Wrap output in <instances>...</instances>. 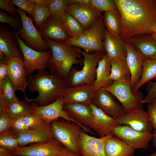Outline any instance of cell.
Wrapping results in <instances>:
<instances>
[{
	"instance_id": "37",
	"label": "cell",
	"mask_w": 156,
	"mask_h": 156,
	"mask_svg": "<svg viewBox=\"0 0 156 156\" xmlns=\"http://www.w3.org/2000/svg\"><path fill=\"white\" fill-rule=\"evenodd\" d=\"M46 5L53 17L61 18L66 11L65 0H47Z\"/></svg>"
},
{
	"instance_id": "41",
	"label": "cell",
	"mask_w": 156,
	"mask_h": 156,
	"mask_svg": "<svg viewBox=\"0 0 156 156\" xmlns=\"http://www.w3.org/2000/svg\"><path fill=\"white\" fill-rule=\"evenodd\" d=\"M146 90L147 93L142 102L143 104H152L156 102V81H149L147 83Z\"/></svg>"
},
{
	"instance_id": "12",
	"label": "cell",
	"mask_w": 156,
	"mask_h": 156,
	"mask_svg": "<svg viewBox=\"0 0 156 156\" xmlns=\"http://www.w3.org/2000/svg\"><path fill=\"white\" fill-rule=\"evenodd\" d=\"M64 146L54 138L47 142H37L29 146L19 147L13 154L24 156H55Z\"/></svg>"
},
{
	"instance_id": "54",
	"label": "cell",
	"mask_w": 156,
	"mask_h": 156,
	"mask_svg": "<svg viewBox=\"0 0 156 156\" xmlns=\"http://www.w3.org/2000/svg\"><path fill=\"white\" fill-rule=\"evenodd\" d=\"M152 31L153 33H156V23L152 27Z\"/></svg>"
},
{
	"instance_id": "24",
	"label": "cell",
	"mask_w": 156,
	"mask_h": 156,
	"mask_svg": "<svg viewBox=\"0 0 156 156\" xmlns=\"http://www.w3.org/2000/svg\"><path fill=\"white\" fill-rule=\"evenodd\" d=\"M103 45L106 54L110 60L126 62L125 43L120 36L112 34L106 29Z\"/></svg>"
},
{
	"instance_id": "16",
	"label": "cell",
	"mask_w": 156,
	"mask_h": 156,
	"mask_svg": "<svg viewBox=\"0 0 156 156\" xmlns=\"http://www.w3.org/2000/svg\"><path fill=\"white\" fill-rule=\"evenodd\" d=\"M118 125H125L138 131L151 133L153 127L148 114L142 107L125 113L116 119Z\"/></svg>"
},
{
	"instance_id": "40",
	"label": "cell",
	"mask_w": 156,
	"mask_h": 156,
	"mask_svg": "<svg viewBox=\"0 0 156 156\" xmlns=\"http://www.w3.org/2000/svg\"><path fill=\"white\" fill-rule=\"evenodd\" d=\"M18 8L27 13L29 17L32 18V13L36 4L32 0H11Z\"/></svg>"
},
{
	"instance_id": "50",
	"label": "cell",
	"mask_w": 156,
	"mask_h": 156,
	"mask_svg": "<svg viewBox=\"0 0 156 156\" xmlns=\"http://www.w3.org/2000/svg\"><path fill=\"white\" fill-rule=\"evenodd\" d=\"M65 1L66 5L77 3L90 4V0H65Z\"/></svg>"
},
{
	"instance_id": "51",
	"label": "cell",
	"mask_w": 156,
	"mask_h": 156,
	"mask_svg": "<svg viewBox=\"0 0 156 156\" xmlns=\"http://www.w3.org/2000/svg\"><path fill=\"white\" fill-rule=\"evenodd\" d=\"M12 152L2 147H0V156H11Z\"/></svg>"
},
{
	"instance_id": "26",
	"label": "cell",
	"mask_w": 156,
	"mask_h": 156,
	"mask_svg": "<svg viewBox=\"0 0 156 156\" xmlns=\"http://www.w3.org/2000/svg\"><path fill=\"white\" fill-rule=\"evenodd\" d=\"M123 40L133 45L144 59H156V41L151 34L138 35Z\"/></svg>"
},
{
	"instance_id": "11",
	"label": "cell",
	"mask_w": 156,
	"mask_h": 156,
	"mask_svg": "<svg viewBox=\"0 0 156 156\" xmlns=\"http://www.w3.org/2000/svg\"><path fill=\"white\" fill-rule=\"evenodd\" d=\"M31 104L32 106L30 114L38 116L46 123H50L55 119L62 118L75 123L82 128L80 125L72 118L63 109L64 103L62 96L52 103L45 105L38 106Z\"/></svg>"
},
{
	"instance_id": "2",
	"label": "cell",
	"mask_w": 156,
	"mask_h": 156,
	"mask_svg": "<svg viewBox=\"0 0 156 156\" xmlns=\"http://www.w3.org/2000/svg\"><path fill=\"white\" fill-rule=\"evenodd\" d=\"M27 87L33 92L37 91L35 99H29L25 96L30 103L38 106H43L55 101L67 87L66 79L50 74L44 70L34 75L27 76Z\"/></svg>"
},
{
	"instance_id": "10",
	"label": "cell",
	"mask_w": 156,
	"mask_h": 156,
	"mask_svg": "<svg viewBox=\"0 0 156 156\" xmlns=\"http://www.w3.org/2000/svg\"><path fill=\"white\" fill-rule=\"evenodd\" d=\"M112 133L135 149L147 148L153 138L151 133L138 131L125 125H118Z\"/></svg>"
},
{
	"instance_id": "35",
	"label": "cell",
	"mask_w": 156,
	"mask_h": 156,
	"mask_svg": "<svg viewBox=\"0 0 156 156\" xmlns=\"http://www.w3.org/2000/svg\"><path fill=\"white\" fill-rule=\"evenodd\" d=\"M14 86L8 76L0 82V92L3 94L7 104H9L18 99Z\"/></svg>"
},
{
	"instance_id": "33",
	"label": "cell",
	"mask_w": 156,
	"mask_h": 156,
	"mask_svg": "<svg viewBox=\"0 0 156 156\" xmlns=\"http://www.w3.org/2000/svg\"><path fill=\"white\" fill-rule=\"evenodd\" d=\"M61 18L69 39L79 35L86 30L77 20L66 11Z\"/></svg>"
},
{
	"instance_id": "55",
	"label": "cell",
	"mask_w": 156,
	"mask_h": 156,
	"mask_svg": "<svg viewBox=\"0 0 156 156\" xmlns=\"http://www.w3.org/2000/svg\"><path fill=\"white\" fill-rule=\"evenodd\" d=\"M152 37L156 41V33H153L151 34Z\"/></svg>"
},
{
	"instance_id": "57",
	"label": "cell",
	"mask_w": 156,
	"mask_h": 156,
	"mask_svg": "<svg viewBox=\"0 0 156 156\" xmlns=\"http://www.w3.org/2000/svg\"><path fill=\"white\" fill-rule=\"evenodd\" d=\"M153 106L156 107V102L152 104Z\"/></svg>"
},
{
	"instance_id": "49",
	"label": "cell",
	"mask_w": 156,
	"mask_h": 156,
	"mask_svg": "<svg viewBox=\"0 0 156 156\" xmlns=\"http://www.w3.org/2000/svg\"><path fill=\"white\" fill-rule=\"evenodd\" d=\"M7 106L3 96L0 92V113L6 112Z\"/></svg>"
},
{
	"instance_id": "43",
	"label": "cell",
	"mask_w": 156,
	"mask_h": 156,
	"mask_svg": "<svg viewBox=\"0 0 156 156\" xmlns=\"http://www.w3.org/2000/svg\"><path fill=\"white\" fill-rule=\"evenodd\" d=\"M23 117H18L11 119V130L18 131L29 130L25 125Z\"/></svg>"
},
{
	"instance_id": "22",
	"label": "cell",
	"mask_w": 156,
	"mask_h": 156,
	"mask_svg": "<svg viewBox=\"0 0 156 156\" xmlns=\"http://www.w3.org/2000/svg\"><path fill=\"white\" fill-rule=\"evenodd\" d=\"M38 30L44 39H51L64 43L69 39L61 18L51 16Z\"/></svg>"
},
{
	"instance_id": "15",
	"label": "cell",
	"mask_w": 156,
	"mask_h": 156,
	"mask_svg": "<svg viewBox=\"0 0 156 156\" xmlns=\"http://www.w3.org/2000/svg\"><path fill=\"white\" fill-rule=\"evenodd\" d=\"M113 135L111 133L99 138L90 136L82 131L79 138L81 156H107L105 146Z\"/></svg>"
},
{
	"instance_id": "39",
	"label": "cell",
	"mask_w": 156,
	"mask_h": 156,
	"mask_svg": "<svg viewBox=\"0 0 156 156\" xmlns=\"http://www.w3.org/2000/svg\"><path fill=\"white\" fill-rule=\"evenodd\" d=\"M0 22L8 24L16 31L19 30L22 26L21 18L10 16L2 10H0Z\"/></svg>"
},
{
	"instance_id": "18",
	"label": "cell",
	"mask_w": 156,
	"mask_h": 156,
	"mask_svg": "<svg viewBox=\"0 0 156 156\" xmlns=\"http://www.w3.org/2000/svg\"><path fill=\"white\" fill-rule=\"evenodd\" d=\"M66 12L77 20L85 30L91 27L101 16V13L90 4L81 3L67 5Z\"/></svg>"
},
{
	"instance_id": "6",
	"label": "cell",
	"mask_w": 156,
	"mask_h": 156,
	"mask_svg": "<svg viewBox=\"0 0 156 156\" xmlns=\"http://www.w3.org/2000/svg\"><path fill=\"white\" fill-rule=\"evenodd\" d=\"M50 123L54 138L64 147L80 155L79 138L83 131L81 127L73 122L62 118Z\"/></svg>"
},
{
	"instance_id": "7",
	"label": "cell",
	"mask_w": 156,
	"mask_h": 156,
	"mask_svg": "<svg viewBox=\"0 0 156 156\" xmlns=\"http://www.w3.org/2000/svg\"><path fill=\"white\" fill-rule=\"evenodd\" d=\"M103 89L118 100L125 113L142 108L143 94L140 91L134 94L129 83L113 81L110 86Z\"/></svg>"
},
{
	"instance_id": "19",
	"label": "cell",
	"mask_w": 156,
	"mask_h": 156,
	"mask_svg": "<svg viewBox=\"0 0 156 156\" xmlns=\"http://www.w3.org/2000/svg\"><path fill=\"white\" fill-rule=\"evenodd\" d=\"M0 51L4 54L7 61L14 57L23 58L18 41L14 31L3 24L0 25Z\"/></svg>"
},
{
	"instance_id": "1",
	"label": "cell",
	"mask_w": 156,
	"mask_h": 156,
	"mask_svg": "<svg viewBox=\"0 0 156 156\" xmlns=\"http://www.w3.org/2000/svg\"><path fill=\"white\" fill-rule=\"evenodd\" d=\"M122 23L120 37L125 40L151 34L156 23V0H114Z\"/></svg>"
},
{
	"instance_id": "21",
	"label": "cell",
	"mask_w": 156,
	"mask_h": 156,
	"mask_svg": "<svg viewBox=\"0 0 156 156\" xmlns=\"http://www.w3.org/2000/svg\"><path fill=\"white\" fill-rule=\"evenodd\" d=\"M8 65L7 76L12 83L16 91L24 93L27 87V75L24 67L23 57L11 58L7 61Z\"/></svg>"
},
{
	"instance_id": "27",
	"label": "cell",
	"mask_w": 156,
	"mask_h": 156,
	"mask_svg": "<svg viewBox=\"0 0 156 156\" xmlns=\"http://www.w3.org/2000/svg\"><path fill=\"white\" fill-rule=\"evenodd\" d=\"M111 60L106 53L99 61L96 70V78L93 85L96 92L110 86L113 81L109 78Z\"/></svg>"
},
{
	"instance_id": "46",
	"label": "cell",
	"mask_w": 156,
	"mask_h": 156,
	"mask_svg": "<svg viewBox=\"0 0 156 156\" xmlns=\"http://www.w3.org/2000/svg\"><path fill=\"white\" fill-rule=\"evenodd\" d=\"M147 112L154 131H156V107L152 104H148Z\"/></svg>"
},
{
	"instance_id": "8",
	"label": "cell",
	"mask_w": 156,
	"mask_h": 156,
	"mask_svg": "<svg viewBox=\"0 0 156 156\" xmlns=\"http://www.w3.org/2000/svg\"><path fill=\"white\" fill-rule=\"evenodd\" d=\"M17 10L22 22L21 28L16 31L20 38L26 45L36 51L42 52L50 49L34 25L33 19L28 16L25 11L18 8Z\"/></svg>"
},
{
	"instance_id": "52",
	"label": "cell",
	"mask_w": 156,
	"mask_h": 156,
	"mask_svg": "<svg viewBox=\"0 0 156 156\" xmlns=\"http://www.w3.org/2000/svg\"><path fill=\"white\" fill-rule=\"evenodd\" d=\"M36 4H43L46 5L47 0H32Z\"/></svg>"
},
{
	"instance_id": "14",
	"label": "cell",
	"mask_w": 156,
	"mask_h": 156,
	"mask_svg": "<svg viewBox=\"0 0 156 156\" xmlns=\"http://www.w3.org/2000/svg\"><path fill=\"white\" fill-rule=\"evenodd\" d=\"M114 96L106 90L102 88L96 92L91 103L109 116L116 119L125 113L122 106L115 100Z\"/></svg>"
},
{
	"instance_id": "3",
	"label": "cell",
	"mask_w": 156,
	"mask_h": 156,
	"mask_svg": "<svg viewBox=\"0 0 156 156\" xmlns=\"http://www.w3.org/2000/svg\"><path fill=\"white\" fill-rule=\"evenodd\" d=\"M44 40L52 54L47 68L52 75L67 79L73 66L83 62L78 48L51 39Z\"/></svg>"
},
{
	"instance_id": "53",
	"label": "cell",
	"mask_w": 156,
	"mask_h": 156,
	"mask_svg": "<svg viewBox=\"0 0 156 156\" xmlns=\"http://www.w3.org/2000/svg\"><path fill=\"white\" fill-rule=\"evenodd\" d=\"M153 138L152 141L153 143L154 147L156 148V131H154L153 133Z\"/></svg>"
},
{
	"instance_id": "5",
	"label": "cell",
	"mask_w": 156,
	"mask_h": 156,
	"mask_svg": "<svg viewBox=\"0 0 156 156\" xmlns=\"http://www.w3.org/2000/svg\"><path fill=\"white\" fill-rule=\"evenodd\" d=\"M78 50L83 57V66L79 70H75L70 73L66 79L67 86L74 87L83 84H93L96 78L97 66L105 52L98 51L90 54Z\"/></svg>"
},
{
	"instance_id": "17",
	"label": "cell",
	"mask_w": 156,
	"mask_h": 156,
	"mask_svg": "<svg viewBox=\"0 0 156 156\" xmlns=\"http://www.w3.org/2000/svg\"><path fill=\"white\" fill-rule=\"evenodd\" d=\"M95 92L93 84H85L67 87L61 96L64 104L78 103L90 105Z\"/></svg>"
},
{
	"instance_id": "32",
	"label": "cell",
	"mask_w": 156,
	"mask_h": 156,
	"mask_svg": "<svg viewBox=\"0 0 156 156\" xmlns=\"http://www.w3.org/2000/svg\"><path fill=\"white\" fill-rule=\"evenodd\" d=\"M32 106L31 103L25 99L22 101L18 99L7 105L6 112L9 118L12 119L30 114Z\"/></svg>"
},
{
	"instance_id": "29",
	"label": "cell",
	"mask_w": 156,
	"mask_h": 156,
	"mask_svg": "<svg viewBox=\"0 0 156 156\" xmlns=\"http://www.w3.org/2000/svg\"><path fill=\"white\" fill-rule=\"evenodd\" d=\"M110 79L113 81L130 82L131 73L126 62L116 59L111 60Z\"/></svg>"
},
{
	"instance_id": "48",
	"label": "cell",
	"mask_w": 156,
	"mask_h": 156,
	"mask_svg": "<svg viewBox=\"0 0 156 156\" xmlns=\"http://www.w3.org/2000/svg\"><path fill=\"white\" fill-rule=\"evenodd\" d=\"M55 156H81L68 148L64 147Z\"/></svg>"
},
{
	"instance_id": "56",
	"label": "cell",
	"mask_w": 156,
	"mask_h": 156,
	"mask_svg": "<svg viewBox=\"0 0 156 156\" xmlns=\"http://www.w3.org/2000/svg\"><path fill=\"white\" fill-rule=\"evenodd\" d=\"M146 156H156V151L152 154Z\"/></svg>"
},
{
	"instance_id": "36",
	"label": "cell",
	"mask_w": 156,
	"mask_h": 156,
	"mask_svg": "<svg viewBox=\"0 0 156 156\" xmlns=\"http://www.w3.org/2000/svg\"><path fill=\"white\" fill-rule=\"evenodd\" d=\"M0 146L12 152L20 147L13 131L10 130L0 133Z\"/></svg>"
},
{
	"instance_id": "13",
	"label": "cell",
	"mask_w": 156,
	"mask_h": 156,
	"mask_svg": "<svg viewBox=\"0 0 156 156\" xmlns=\"http://www.w3.org/2000/svg\"><path fill=\"white\" fill-rule=\"evenodd\" d=\"M13 131L20 147L35 143L47 142L54 138L51 123L45 122L28 131Z\"/></svg>"
},
{
	"instance_id": "9",
	"label": "cell",
	"mask_w": 156,
	"mask_h": 156,
	"mask_svg": "<svg viewBox=\"0 0 156 156\" xmlns=\"http://www.w3.org/2000/svg\"><path fill=\"white\" fill-rule=\"evenodd\" d=\"M14 31L23 54L24 67L27 76L31 75L36 70L38 72L45 70L52 56L51 50L41 52L33 49L25 44L16 31Z\"/></svg>"
},
{
	"instance_id": "38",
	"label": "cell",
	"mask_w": 156,
	"mask_h": 156,
	"mask_svg": "<svg viewBox=\"0 0 156 156\" xmlns=\"http://www.w3.org/2000/svg\"><path fill=\"white\" fill-rule=\"evenodd\" d=\"M90 4L101 13L117 8L114 0H90Z\"/></svg>"
},
{
	"instance_id": "20",
	"label": "cell",
	"mask_w": 156,
	"mask_h": 156,
	"mask_svg": "<svg viewBox=\"0 0 156 156\" xmlns=\"http://www.w3.org/2000/svg\"><path fill=\"white\" fill-rule=\"evenodd\" d=\"M90 107L93 118L89 128L96 132L100 137L111 133L118 125L116 120L109 116L92 103Z\"/></svg>"
},
{
	"instance_id": "42",
	"label": "cell",
	"mask_w": 156,
	"mask_h": 156,
	"mask_svg": "<svg viewBox=\"0 0 156 156\" xmlns=\"http://www.w3.org/2000/svg\"><path fill=\"white\" fill-rule=\"evenodd\" d=\"M23 120L25 125L28 130L34 129L45 122L38 116L31 114L24 116Z\"/></svg>"
},
{
	"instance_id": "58",
	"label": "cell",
	"mask_w": 156,
	"mask_h": 156,
	"mask_svg": "<svg viewBox=\"0 0 156 156\" xmlns=\"http://www.w3.org/2000/svg\"><path fill=\"white\" fill-rule=\"evenodd\" d=\"M11 156H24L22 155H14L13 154Z\"/></svg>"
},
{
	"instance_id": "45",
	"label": "cell",
	"mask_w": 156,
	"mask_h": 156,
	"mask_svg": "<svg viewBox=\"0 0 156 156\" xmlns=\"http://www.w3.org/2000/svg\"><path fill=\"white\" fill-rule=\"evenodd\" d=\"M10 121L7 112L0 113V133L11 130Z\"/></svg>"
},
{
	"instance_id": "23",
	"label": "cell",
	"mask_w": 156,
	"mask_h": 156,
	"mask_svg": "<svg viewBox=\"0 0 156 156\" xmlns=\"http://www.w3.org/2000/svg\"><path fill=\"white\" fill-rule=\"evenodd\" d=\"M63 109L80 125L84 132L94 134L89 128L93 118L90 105L78 103L64 104Z\"/></svg>"
},
{
	"instance_id": "44",
	"label": "cell",
	"mask_w": 156,
	"mask_h": 156,
	"mask_svg": "<svg viewBox=\"0 0 156 156\" xmlns=\"http://www.w3.org/2000/svg\"><path fill=\"white\" fill-rule=\"evenodd\" d=\"M10 0H0V8L7 11L13 16L17 15L18 14L17 8Z\"/></svg>"
},
{
	"instance_id": "4",
	"label": "cell",
	"mask_w": 156,
	"mask_h": 156,
	"mask_svg": "<svg viewBox=\"0 0 156 156\" xmlns=\"http://www.w3.org/2000/svg\"><path fill=\"white\" fill-rule=\"evenodd\" d=\"M105 25L101 15L96 22L79 35L68 39L63 43L83 49L85 52H105L103 45L104 40Z\"/></svg>"
},
{
	"instance_id": "31",
	"label": "cell",
	"mask_w": 156,
	"mask_h": 156,
	"mask_svg": "<svg viewBox=\"0 0 156 156\" xmlns=\"http://www.w3.org/2000/svg\"><path fill=\"white\" fill-rule=\"evenodd\" d=\"M156 78V59L144 60L140 79L132 89L134 94L136 93L140 88L145 83Z\"/></svg>"
},
{
	"instance_id": "30",
	"label": "cell",
	"mask_w": 156,
	"mask_h": 156,
	"mask_svg": "<svg viewBox=\"0 0 156 156\" xmlns=\"http://www.w3.org/2000/svg\"><path fill=\"white\" fill-rule=\"evenodd\" d=\"M103 16L106 29L112 34L120 36L122 23L120 15L118 8L105 12Z\"/></svg>"
},
{
	"instance_id": "34",
	"label": "cell",
	"mask_w": 156,
	"mask_h": 156,
	"mask_svg": "<svg viewBox=\"0 0 156 156\" xmlns=\"http://www.w3.org/2000/svg\"><path fill=\"white\" fill-rule=\"evenodd\" d=\"M51 16L49 9L46 5L36 4L33 12L32 17L36 28L38 30Z\"/></svg>"
},
{
	"instance_id": "25",
	"label": "cell",
	"mask_w": 156,
	"mask_h": 156,
	"mask_svg": "<svg viewBox=\"0 0 156 156\" xmlns=\"http://www.w3.org/2000/svg\"><path fill=\"white\" fill-rule=\"evenodd\" d=\"M126 62L131 73L130 86L132 89L141 77L144 58L131 44L125 42Z\"/></svg>"
},
{
	"instance_id": "28",
	"label": "cell",
	"mask_w": 156,
	"mask_h": 156,
	"mask_svg": "<svg viewBox=\"0 0 156 156\" xmlns=\"http://www.w3.org/2000/svg\"><path fill=\"white\" fill-rule=\"evenodd\" d=\"M135 149L114 135L105 146L107 156H134Z\"/></svg>"
},
{
	"instance_id": "47",
	"label": "cell",
	"mask_w": 156,
	"mask_h": 156,
	"mask_svg": "<svg viewBox=\"0 0 156 156\" xmlns=\"http://www.w3.org/2000/svg\"><path fill=\"white\" fill-rule=\"evenodd\" d=\"M0 82L7 76L8 65L7 63H0Z\"/></svg>"
}]
</instances>
